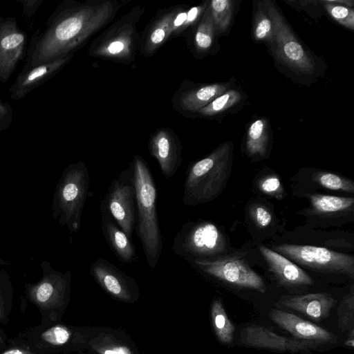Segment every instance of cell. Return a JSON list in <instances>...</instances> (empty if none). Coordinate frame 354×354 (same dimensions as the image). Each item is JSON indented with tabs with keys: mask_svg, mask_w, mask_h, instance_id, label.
I'll list each match as a JSON object with an SVG mask.
<instances>
[{
	"mask_svg": "<svg viewBox=\"0 0 354 354\" xmlns=\"http://www.w3.org/2000/svg\"><path fill=\"white\" fill-rule=\"evenodd\" d=\"M209 8L218 35L226 34L232 24L236 9L232 0H212Z\"/></svg>",
	"mask_w": 354,
	"mask_h": 354,
	"instance_id": "484cf974",
	"label": "cell"
},
{
	"mask_svg": "<svg viewBox=\"0 0 354 354\" xmlns=\"http://www.w3.org/2000/svg\"><path fill=\"white\" fill-rule=\"evenodd\" d=\"M252 217L256 224L261 228L268 226L272 221V215L263 205H257L251 210Z\"/></svg>",
	"mask_w": 354,
	"mask_h": 354,
	"instance_id": "d590c367",
	"label": "cell"
},
{
	"mask_svg": "<svg viewBox=\"0 0 354 354\" xmlns=\"http://www.w3.org/2000/svg\"><path fill=\"white\" fill-rule=\"evenodd\" d=\"M136 187L133 168L121 171L111 183L101 202V213L108 214L132 240L135 227Z\"/></svg>",
	"mask_w": 354,
	"mask_h": 354,
	"instance_id": "ba28073f",
	"label": "cell"
},
{
	"mask_svg": "<svg viewBox=\"0 0 354 354\" xmlns=\"http://www.w3.org/2000/svg\"><path fill=\"white\" fill-rule=\"evenodd\" d=\"M91 274L110 293L120 295L131 280L115 265L99 257L91 266Z\"/></svg>",
	"mask_w": 354,
	"mask_h": 354,
	"instance_id": "603a6c76",
	"label": "cell"
},
{
	"mask_svg": "<svg viewBox=\"0 0 354 354\" xmlns=\"http://www.w3.org/2000/svg\"><path fill=\"white\" fill-rule=\"evenodd\" d=\"M13 113L10 104L0 97V132L10 128L12 123Z\"/></svg>",
	"mask_w": 354,
	"mask_h": 354,
	"instance_id": "8d00e7d4",
	"label": "cell"
},
{
	"mask_svg": "<svg viewBox=\"0 0 354 354\" xmlns=\"http://www.w3.org/2000/svg\"><path fill=\"white\" fill-rule=\"evenodd\" d=\"M71 54L50 62L21 70L9 88L10 97L20 100L59 72L73 57Z\"/></svg>",
	"mask_w": 354,
	"mask_h": 354,
	"instance_id": "9a60e30c",
	"label": "cell"
},
{
	"mask_svg": "<svg viewBox=\"0 0 354 354\" xmlns=\"http://www.w3.org/2000/svg\"><path fill=\"white\" fill-rule=\"evenodd\" d=\"M44 0H16L22 6L23 16L28 19L33 18Z\"/></svg>",
	"mask_w": 354,
	"mask_h": 354,
	"instance_id": "74e56055",
	"label": "cell"
},
{
	"mask_svg": "<svg viewBox=\"0 0 354 354\" xmlns=\"http://www.w3.org/2000/svg\"><path fill=\"white\" fill-rule=\"evenodd\" d=\"M243 100L241 91L230 88L201 109L196 115L205 118H213L238 105Z\"/></svg>",
	"mask_w": 354,
	"mask_h": 354,
	"instance_id": "83f0119b",
	"label": "cell"
},
{
	"mask_svg": "<svg viewBox=\"0 0 354 354\" xmlns=\"http://www.w3.org/2000/svg\"><path fill=\"white\" fill-rule=\"evenodd\" d=\"M209 3V1H207L189 8L179 6L173 21L171 37L178 36L188 28L195 26L200 20Z\"/></svg>",
	"mask_w": 354,
	"mask_h": 354,
	"instance_id": "f546056e",
	"label": "cell"
},
{
	"mask_svg": "<svg viewBox=\"0 0 354 354\" xmlns=\"http://www.w3.org/2000/svg\"><path fill=\"white\" fill-rule=\"evenodd\" d=\"M12 306V291L9 282L0 278V323L6 325L9 322Z\"/></svg>",
	"mask_w": 354,
	"mask_h": 354,
	"instance_id": "d6a6232c",
	"label": "cell"
},
{
	"mask_svg": "<svg viewBox=\"0 0 354 354\" xmlns=\"http://www.w3.org/2000/svg\"><path fill=\"white\" fill-rule=\"evenodd\" d=\"M124 2L64 0L48 16L43 31L32 36L21 70L71 54L111 22Z\"/></svg>",
	"mask_w": 354,
	"mask_h": 354,
	"instance_id": "6da1fadb",
	"label": "cell"
},
{
	"mask_svg": "<svg viewBox=\"0 0 354 354\" xmlns=\"http://www.w3.org/2000/svg\"><path fill=\"white\" fill-rule=\"evenodd\" d=\"M194 28L192 37L193 49L197 55L206 56L214 50L218 36L209 4Z\"/></svg>",
	"mask_w": 354,
	"mask_h": 354,
	"instance_id": "cb8c5ba5",
	"label": "cell"
},
{
	"mask_svg": "<svg viewBox=\"0 0 354 354\" xmlns=\"http://www.w3.org/2000/svg\"><path fill=\"white\" fill-rule=\"evenodd\" d=\"M338 325L342 330H353V294L346 296L341 301L338 311Z\"/></svg>",
	"mask_w": 354,
	"mask_h": 354,
	"instance_id": "836d02e7",
	"label": "cell"
},
{
	"mask_svg": "<svg viewBox=\"0 0 354 354\" xmlns=\"http://www.w3.org/2000/svg\"><path fill=\"white\" fill-rule=\"evenodd\" d=\"M203 272L228 283L265 292L263 279L243 259L237 258H196L187 259Z\"/></svg>",
	"mask_w": 354,
	"mask_h": 354,
	"instance_id": "8fae6325",
	"label": "cell"
},
{
	"mask_svg": "<svg viewBox=\"0 0 354 354\" xmlns=\"http://www.w3.org/2000/svg\"><path fill=\"white\" fill-rule=\"evenodd\" d=\"M271 142V129L266 118L253 120L247 128L245 150L252 158H265Z\"/></svg>",
	"mask_w": 354,
	"mask_h": 354,
	"instance_id": "7402d4cb",
	"label": "cell"
},
{
	"mask_svg": "<svg viewBox=\"0 0 354 354\" xmlns=\"http://www.w3.org/2000/svg\"><path fill=\"white\" fill-rule=\"evenodd\" d=\"M269 315L274 323L297 339L314 342L319 344L337 342V337L333 333L295 315L276 309H272Z\"/></svg>",
	"mask_w": 354,
	"mask_h": 354,
	"instance_id": "2e32d148",
	"label": "cell"
},
{
	"mask_svg": "<svg viewBox=\"0 0 354 354\" xmlns=\"http://www.w3.org/2000/svg\"><path fill=\"white\" fill-rule=\"evenodd\" d=\"M345 344L348 346H350V347H353V345H354V341H353V336H351L350 337H348L346 342H345Z\"/></svg>",
	"mask_w": 354,
	"mask_h": 354,
	"instance_id": "b9f144b4",
	"label": "cell"
},
{
	"mask_svg": "<svg viewBox=\"0 0 354 354\" xmlns=\"http://www.w3.org/2000/svg\"><path fill=\"white\" fill-rule=\"evenodd\" d=\"M241 339L243 344L250 347L291 353L310 352L320 345L314 342L281 336L261 326L246 327L241 331Z\"/></svg>",
	"mask_w": 354,
	"mask_h": 354,
	"instance_id": "4fadbf2b",
	"label": "cell"
},
{
	"mask_svg": "<svg viewBox=\"0 0 354 354\" xmlns=\"http://www.w3.org/2000/svg\"><path fill=\"white\" fill-rule=\"evenodd\" d=\"M104 354H131V352L127 347L120 346L113 350H106Z\"/></svg>",
	"mask_w": 354,
	"mask_h": 354,
	"instance_id": "ab89813d",
	"label": "cell"
},
{
	"mask_svg": "<svg viewBox=\"0 0 354 354\" xmlns=\"http://www.w3.org/2000/svg\"><path fill=\"white\" fill-rule=\"evenodd\" d=\"M319 1L333 20L347 29L354 30L353 1L322 0Z\"/></svg>",
	"mask_w": 354,
	"mask_h": 354,
	"instance_id": "f1b7e54d",
	"label": "cell"
},
{
	"mask_svg": "<svg viewBox=\"0 0 354 354\" xmlns=\"http://www.w3.org/2000/svg\"><path fill=\"white\" fill-rule=\"evenodd\" d=\"M8 337L6 333L0 328V350L3 349L7 345Z\"/></svg>",
	"mask_w": 354,
	"mask_h": 354,
	"instance_id": "60d3db41",
	"label": "cell"
},
{
	"mask_svg": "<svg viewBox=\"0 0 354 354\" xmlns=\"http://www.w3.org/2000/svg\"><path fill=\"white\" fill-rule=\"evenodd\" d=\"M131 165L136 187L137 232L147 263L154 268L160 257L162 242L156 208L157 189L146 161L136 155Z\"/></svg>",
	"mask_w": 354,
	"mask_h": 354,
	"instance_id": "277c9868",
	"label": "cell"
},
{
	"mask_svg": "<svg viewBox=\"0 0 354 354\" xmlns=\"http://www.w3.org/2000/svg\"><path fill=\"white\" fill-rule=\"evenodd\" d=\"M233 143L225 142L203 159L189 165L184 183L183 202L196 206L218 197L229 179Z\"/></svg>",
	"mask_w": 354,
	"mask_h": 354,
	"instance_id": "3957f363",
	"label": "cell"
},
{
	"mask_svg": "<svg viewBox=\"0 0 354 354\" xmlns=\"http://www.w3.org/2000/svg\"><path fill=\"white\" fill-rule=\"evenodd\" d=\"M260 188L266 194H274L281 190V184L276 176H270L261 182Z\"/></svg>",
	"mask_w": 354,
	"mask_h": 354,
	"instance_id": "f35d334b",
	"label": "cell"
},
{
	"mask_svg": "<svg viewBox=\"0 0 354 354\" xmlns=\"http://www.w3.org/2000/svg\"><path fill=\"white\" fill-rule=\"evenodd\" d=\"M144 12L140 5L132 8L93 41L88 55L122 64L133 62L140 42L138 24Z\"/></svg>",
	"mask_w": 354,
	"mask_h": 354,
	"instance_id": "5b68a950",
	"label": "cell"
},
{
	"mask_svg": "<svg viewBox=\"0 0 354 354\" xmlns=\"http://www.w3.org/2000/svg\"><path fill=\"white\" fill-rule=\"evenodd\" d=\"M0 354H43L32 350L18 335L8 338L7 345L0 350Z\"/></svg>",
	"mask_w": 354,
	"mask_h": 354,
	"instance_id": "e575fe53",
	"label": "cell"
},
{
	"mask_svg": "<svg viewBox=\"0 0 354 354\" xmlns=\"http://www.w3.org/2000/svg\"><path fill=\"white\" fill-rule=\"evenodd\" d=\"M232 81L201 84L182 90L173 99L174 108L184 115L197 113L216 97L231 88Z\"/></svg>",
	"mask_w": 354,
	"mask_h": 354,
	"instance_id": "e0dca14e",
	"label": "cell"
},
{
	"mask_svg": "<svg viewBox=\"0 0 354 354\" xmlns=\"http://www.w3.org/2000/svg\"><path fill=\"white\" fill-rule=\"evenodd\" d=\"M69 281L70 272L63 274L48 271L38 282L26 286V298L39 311L41 324H52L58 322Z\"/></svg>",
	"mask_w": 354,
	"mask_h": 354,
	"instance_id": "9c48e42d",
	"label": "cell"
},
{
	"mask_svg": "<svg viewBox=\"0 0 354 354\" xmlns=\"http://www.w3.org/2000/svg\"><path fill=\"white\" fill-rule=\"evenodd\" d=\"M313 178L322 187L328 189L354 193V183L351 179L330 172H317Z\"/></svg>",
	"mask_w": 354,
	"mask_h": 354,
	"instance_id": "1f68e13d",
	"label": "cell"
},
{
	"mask_svg": "<svg viewBox=\"0 0 354 354\" xmlns=\"http://www.w3.org/2000/svg\"><path fill=\"white\" fill-rule=\"evenodd\" d=\"M259 249L270 271L281 284L295 286L313 283L312 278L306 272L284 256L264 246Z\"/></svg>",
	"mask_w": 354,
	"mask_h": 354,
	"instance_id": "d6986e66",
	"label": "cell"
},
{
	"mask_svg": "<svg viewBox=\"0 0 354 354\" xmlns=\"http://www.w3.org/2000/svg\"><path fill=\"white\" fill-rule=\"evenodd\" d=\"M90 176L86 165L79 161L62 173L54 198V214L71 232L80 227L82 210L89 192Z\"/></svg>",
	"mask_w": 354,
	"mask_h": 354,
	"instance_id": "8992f818",
	"label": "cell"
},
{
	"mask_svg": "<svg viewBox=\"0 0 354 354\" xmlns=\"http://www.w3.org/2000/svg\"><path fill=\"white\" fill-rule=\"evenodd\" d=\"M212 317L216 334L219 340L225 344H231L234 339V326L228 318L220 299L212 306Z\"/></svg>",
	"mask_w": 354,
	"mask_h": 354,
	"instance_id": "4dcf8cb0",
	"label": "cell"
},
{
	"mask_svg": "<svg viewBox=\"0 0 354 354\" xmlns=\"http://www.w3.org/2000/svg\"><path fill=\"white\" fill-rule=\"evenodd\" d=\"M280 254L312 269L354 276V258L325 248L313 245L283 244L274 247Z\"/></svg>",
	"mask_w": 354,
	"mask_h": 354,
	"instance_id": "30bf717a",
	"label": "cell"
},
{
	"mask_svg": "<svg viewBox=\"0 0 354 354\" xmlns=\"http://www.w3.org/2000/svg\"><path fill=\"white\" fill-rule=\"evenodd\" d=\"M226 241L223 234L208 221L184 223L174 238L173 252L187 259L210 258L224 252Z\"/></svg>",
	"mask_w": 354,
	"mask_h": 354,
	"instance_id": "52a82bcc",
	"label": "cell"
},
{
	"mask_svg": "<svg viewBox=\"0 0 354 354\" xmlns=\"http://www.w3.org/2000/svg\"><path fill=\"white\" fill-rule=\"evenodd\" d=\"M280 303L313 320L319 321L329 315L335 301L328 293L318 292L285 297L281 299Z\"/></svg>",
	"mask_w": 354,
	"mask_h": 354,
	"instance_id": "ffe728a7",
	"label": "cell"
},
{
	"mask_svg": "<svg viewBox=\"0 0 354 354\" xmlns=\"http://www.w3.org/2000/svg\"><path fill=\"white\" fill-rule=\"evenodd\" d=\"M252 37L255 41L268 45L274 35V25L262 1L254 2Z\"/></svg>",
	"mask_w": 354,
	"mask_h": 354,
	"instance_id": "4316f807",
	"label": "cell"
},
{
	"mask_svg": "<svg viewBox=\"0 0 354 354\" xmlns=\"http://www.w3.org/2000/svg\"><path fill=\"white\" fill-rule=\"evenodd\" d=\"M148 147L165 178H171L182 163V147L177 136L169 128L158 129L151 135Z\"/></svg>",
	"mask_w": 354,
	"mask_h": 354,
	"instance_id": "5bb4252c",
	"label": "cell"
},
{
	"mask_svg": "<svg viewBox=\"0 0 354 354\" xmlns=\"http://www.w3.org/2000/svg\"><path fill=\"white\" fill-rule=\"evenodd\" d=\"M313 210L319 214H330L353 209L354 198L319 194L308 195Z\"/></svg>",
	"mask_w": 354,
	"mask_h": 354,
	"instance_id": "d4e9b609",
	"label": "cell"
},
{
	"mask_svg": "<svg viewBox=\"0 0 354 354\" xmlns=\"http://www.w3.org/2000/svg\"><path fill=\"white\" fill-rule=\"evenodd\" d=\"M102 214V230L105 240L116 257L123 263H132L138 255L132 240L108 214Z\"/></svg>",
	"mask_w": 354,
	"mask_h": 354,
	"instance_id": "44dd1931",
	"label": "cell"
},
{
	"mask_svg": "<svg viewBox=\"0 0 354 354\" xmlns=\"http://www.w3.org/2000/svg\"><path fill=\"white\" fill-rule=\"evenodd\" d=\"M178 8L164 10L146 27L140 36L139 50L142 55L152 56L171 37L173 21Z\"/></svg>",
	"mask_w": 354,
	"mask_h": 354,
	"instance_id": "ac0fdd59",
	"label": "cell"
},
{
	"mask_svg": "<svg viewBox=\"0 0 354 354\" xmlns=\"http://www.w3.org/2000/svg\"><path fill=\"white\" fill-rule=\"evenodd\" d=\"M28 35L14 17H0V82L6 83L26 58Z\"/></svg>",
	"mask_w": 354,
	"mask_h": 354,
	"instance_id": "7c38bea8",
	"label": "cell"
},
{
	"mask_svg": "<svg viewBox=\"0 0 354 354\" xmlns=\"http://www.w3.org/2000/svg\"><path fill=\"white\" fill-rule=\"evenodd\" d=\"M262 1L274 25L273 37L268 46L277 66L296 82H315L324 73L325 64L301 41L274 1Z\"/></svg>",
	"mask_w": 354,
	"mask_h": 354,
	"instance_id": "7a4b0ae2",
	"label": "cell"
}]
</instances>
